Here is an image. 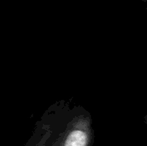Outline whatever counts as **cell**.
Returning a JSON list of instances; mask_svg holds the SVG:
<instances>
[{
  "instance_id": "6da1fadb",
  "label": "cell",
  "mask_w": 147,
  "mask_h": 146,
  "mask_svg": "<svg viewBox=\"0 0 147 146\" xmlns=\"http://www.w3.org/2000/svg\"><path fill=\"white\" fill-rule=\"evenodd\" d=\"M90 134L85 128H76L68 134L63 146H89Z\"/></svg>"
},
{
  "instance_id": "3957f363",
  "label": "cell",
  "mask_w": 147,
  "mask_h": 146,
  "mask_svg": "<svg viewBox=\"0 0 147 146\" xmlns=\"http://www.w3.org/2000/svg\"><path fill=\"white\" fill-rule=\"evenodd\" d=\"M145 122H146V124H147V116L145 117Z\"/></svg>"
},
{
  "instance_id": "7a4b0ae2",
  "label": "cell",
  "mask_w": 147,
  "mask_h": 146,
  "mask_svg": "<svg viewBox=\"0 0 147 146\" xmlns=\"http://www.w3.org/2000/svg\"><path fill=\"white\" fill-rule=\"evenodd\" d=\"M142 2H144L145 3V6H146V9H147V0H141Z\"/></svg>"
}]
</instances>
